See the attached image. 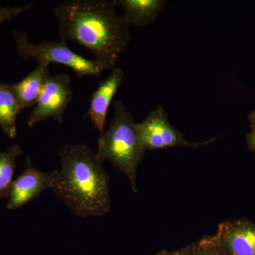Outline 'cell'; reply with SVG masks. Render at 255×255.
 <instances>
[{"label":"cell","instance_id":"obj_1","mask_svg":"<svg viewBox=\"0 0 255 255\" xmlns=\"http://www.w3.org/2000/svg\"><path fill=\"white\" fill-rule=\"evenodd\" d=\"M116 0H67L53 8L60 41L90 50L105 70L117 67L130 41V26Z\"/></svg>","mask_w":255,"mask_h":255},{"label":"cell","instance_id":"obj_2","mask_svg":"<svg viewBox=\"0 0 255 255\" xmlns=\"http://www.w3.org/2000/svg\"><path fill=\"white\" fill-rule=\"evenodd\" d=\"M51 189L80 218L101 217L111 209L110 176L104 162L85 144H66Z\"/></svg>","mask_w":255,"mask_h":255},{"label":"cell","instance_id":"obj_3","mask_svg":"<svg viewBox=\"0 0 255 255\" xmlns=\"http://www.w3.org/2000/svg\"><path fill=\"white\" fill-rule=\"evenodd\" d=\"M114 118L107 132L98 139L97 155L103 162L110 161L116 169L127 176L133 192H137L138 166L145 151L140 140L133 117L123 101L113 104Z\"/></svg>","mask_w":255,"mask_h":255},{"label":"cell","instance_id":"obj_4","mask_svg":"<svg viewBox=\"0 0 255 255\" xmlns=\"http://www.w3.org/2000/svg\"><path fill=\"white\" fill-rule=\"evenodd\" d=\"M12 37L16 51L24 60H36L38 64L56 63L68 67L78 78L100 76L104 68L97 60H90L75 53L64 41H45L32 43L25 32L13 30Z\"/></svg>","mask_w":255,"mask_h":255},{"label":"cell","instance_id":"obj_5","mask_svg":"<svg viewBox=\"0 0 255 255\" xmlns=\"http://www.w3.org/2000/svg\"><path fill=\"white\" fill-rule=\"evenodd\" d=\"M140 142L145 151L172 147H188L196 149L212 143L216 138L206 141H187L184 134L170 124L168 116L162 106H157L142 122L136 123Z\"/></svg>","mask_w":255,"mask_h":255},{"label":"cell","instance_id":"obj_6","mask_svg":"<svg viewBox=\"0 0 255 255\" xmlns=\"http://www.w3.org/2000/svg\"><path fill=\"white\" fill-rule=\"evenodd\" d=\"M72 79L68 74L50 76L47 81L35 108L30 114L27 125L33 127L47 119L53 118L58 123L64 122V114L73 97Z\"/></svg>","mask_w":255,"mask_h":255},{"label":"cell","instance_id":"obj_7","mask_svg":"<svg viewBox=\"0 0 255 255\" xmlns=\"http://www.w3.org/2000/svg\"><path fill=\"white\" fill-rule=\"evenodd\" d=\"M57 169L50 172H43L32 165L31 159L27 156L25 169L13 182L10 190L6 207L14 211L23 207L38 197L48 189H51Z\"/></svg>","mask_w":255,"mask_h":255},{"label":"cell","instance_id":"obj_8","mask_svg":"<svg viewBox=\"0 0 255 255\" xmlns=\"http://www.w3.org/2000/svg\"><path fill=\"white\" fill-rule=\"evenodd\" d=\"M214 238L224 255H255V225L250 221L221 223Z\"/></svg>","mask_w":255,"mask_h":255},{"label":"cell","instance_id":"obj_9","mask_svg":"<svg viewBox=\"0 0 255 255\" xmlns=\"http://www.w3.org/2000/svg\"><path fill=\"white\" fill-rule=\"evenodd\" d=\"M125 72L117 66L111 70L108 78L100 82L92 94L90 107L85 118H89L100 135L105 132L107 114L114 96L120 88Z\"/></svg>","mask_w":255,"mask_h":255},{"label":"cell","instance_id":"obj_10","mask_svg":"<svg viewBox=\"0 0 255 255\" xmlns=\"http://www.w3.org/2000/svg\"><path fill=\"white\" fill-rule=\"evenodd\" d=\"M117 6L124 11L122 15L129 26H148L163 11L164 0H116Z\"/></svg>","mask_w":255,"mask_h":255},{"label":"cell","instance_id":"obj_11","mask_svg":"<svg viewBox=\"0 0 255 255\" xmlns=\"http://www.w3.org/2000/svg\"><path fill=\"white\" fill-rule=\"evenodd\" d=\"M50 78L49 66L38 64L21 81L11 83L22 111L36 105Z\"/></svg>","mask_w":255,"mask_h":255},{"label":"cell","instance_id":"obj_12","mask_svg":"<svg viewBox=\"0 0 255 255\" xmlns=\"http://www.w3.org/2000/svg\"><path fill=\"white\" fill-rule=\"evenodd\" d=\"M22 112L11 83L0 82V128L9 138L17 134V117Z\"/></svg>","mask_w":255,"mask_h":255},{"label":"cell","instance_id":"obj_13","mask_svg":"<svg viewBox=\"0 0 255 255\" xmlns=\"http://www.w3.org/2000/svg\"><path fill=\"white\" fill-rule=\"evenodd\" d=\"M23 154L22 149L18 145H12L7 150L0 152V200L9 198L14 182L16 161Z\"/></svg>","mask_w":255,"mask_h":255},{"label":"cell","instance_id":"obj_14","mask_svg":"<svg viewBox=\"0 0 255 255\" xmlns=\"http://www.w3.org/2000/svg\"><path fill=\"white\" fill-rule=\"evenodd\" d=\"M197 255H224L214 236L203 238L197 243Z\"/></svg>","mask_w":255,"mask_h":255},{"label":"cell","instance_id":"obj_15","mask_svg":"<svg viewBox=\"0 0 255 255\" xmlns=\"http://www.w3.org/2000/svg\"><path fill=\"white\" fill-rule=\"evenodd\" d=\"M34 5V3L31 2L22 6H7V7L0 8V23L11 21L15 16L32 9Z\"/></svg>","mask_w":255,"mask_h":255},{"label":"cell","instance_id":"obj_16","mask_svg":"<svg viewBox=\"0 0 255 255\" xmlns=\"http://www.w3.org/2000/svg\"><path fill=\"white\" fill-rule=\"evenodd\" d=\"M157 255H197V243L174 251H162Z\"/></svg>","mask_w":255,"mask_h":255},{"label":"cell","instance_id":"obj_17","mask_svg":"<svg viewBox=\"0 0 255 255\" xmlns=\"http://www.w3.org/2000/svg\"><path fill=\"white\" fill-rule=\"evenodd\" d=\"M248 142L250 148L255 152V128L248 135Z\"/></svg>","mask_w":255,"mask_h":255},{"label":"cell","instance_id":"obj_18","mask_svg":"<svg viewBox=\"0 0 255 255\" xmlns=\"http://www.w3.org/2000/svg\"><path fill=\"white\" fill-rule=\"evenodd\" d=\"M250 122H251V127L253 128H255V110L252 112L249 116Z\"/></svg>","mask_w":255,"mask_h":255}]
</instances>
